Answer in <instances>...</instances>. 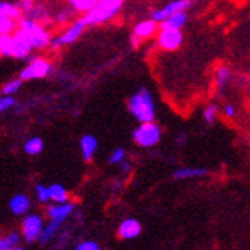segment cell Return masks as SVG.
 <instances>
[{
  "instance_id": "cell-4",
  "label": "cell",
  "mask_w": 250,
  "mask_h": 250,
  "mask_svg": "<svg viewBox=\"0 0 250 250\" xmlns=\"http://www.w3.org/2000/svg\"><path fill=\"white\" fill-rule=\"evenodd\" d=\"M26 66H24L20 73L19 78L24 83V81H35V80H43L47 78L49 75L54 72V64L52 60L44 55H35V57H29L26 60Z\"/></svg>"
},
{
  "instance_id": "cell-11",
  "label": "cell",
  "mask_w": 250,
  "mask_h": 250,
  "mask_svg": "<svg viewBox=\"0 0 250 250\" xmlns=\"http://www.w3.org/2000/svg\"><path fill=\"white\" fill-rule=\"evenodd\" d=\"M189 6H191V0H171V2H168L162 8L153 9L151 14H149V19L154 20L156 23H160L162 20H165L168 16L174 14V12L188 11V8H189Z\"/></svg>"
},
{
  "instance_id": "cell-14",
  "label": "cell",
  "mask_w": 250,
  "mask_h": 250,
  "mask_svg": "<svg viewBox=\"0 0 250 250\" xmlns=\"http://www.w3.org/2000/svg\"><path fill=\"white\" fill-rule=\"evenodd\" d=\"M139 233H141V224H139V221H136L133 218L124 220L118 229V235L122 240H133Z\"/></svg>"
},
{
  "instance_id": "cell-8",
  "label": "cell",
  "mask_w": 250,
  "mask_h": 250,
  "mask_svg": "<svg viewBox=\"0 0 250 250\" xmlns=\"http://www.w3.org/2000/svg\"><path fill=\"white\" fill-rule=\"evenodd\" d=\"M156 46L164 52H176L183 44V32L180 29L159 28L156 34Z\"/></svg>"
},
{
  "instance_id": "cell-19",
  "label": "cell",
  "mask_w": 250,
  "mask_h": 250,
  "mask_svg": "<svg viewBox=\"0 0 250 250\" xmlns=\"http://www.w3.org/2000/svg\"><path fill=\"white\" fill-rule=\"evenodd\" d=\"M75 20V12L67 6L58 9L55 14H52V23H55L57 26H67L69 23Z\"/></svg>"
},
{
  "instance_id": "cell-21",
  "label": "cell",
  "mask_w": 250,
  "mask_h": 250,
  "mask_svg": "<svg viewBox=\"0 0 250 250\" xmlns=\"http://www.w3.org/2000/svg\"><path fill=\"white\" fill-rule=\"evenodd\" d=\"M98 0H67L69 8L75 12V14L84 16L85 12H89Z\"/></svg>"
},
{
  "instance_id": "cell-13",
  "label": "cell",
  "mask_w": 250,
  "mask_h": 250,
  "mask_svg": "<svg viewBox=\"0 0 250 250\" xmlns=\"http://www.w3.org/2000/svg\"><path fill=\"white\" fill-rule=\"evenodd\" d=\"M23 16L32 19L37 23H42V24H44V26H49V24L52 23V14H51V11L47 9V6H44L42 3H37V2L34 3V6L29 11L24 12Z\"/></svg>"
},
{
  "instance_id": "cell-10",
  "label": "cell",
  "mask_w": 250,
  "mask_h": 250,
  "mask_svg": "<svg viewBox=\"0 0 250 250\" xmlns=\"http://www.w3.org/2000/svg\"><path fill=\"white\" fill-rule=\"evenodd\" d=\"M11 37H12V58L19 61H26L34 52L32 44L26 34L20 29H16L11 34Z\"/></svg>"
},
{
  "instance_id": "cell-12",
  "label": "cell",
  "mask_w": 250,
  "mask_h": 250,
  "mask_svg": "<svg viewBox=\"0 0 250 250\" xmlns=\"http://www.w3.org/2000/svg\"><path fill=\"white\" fill-rule=\"evenodd\" d=\"M43 230V221L39 215H29L23 221V235L28 241H35L40 238Z\"/></svg>"
},
{
  "instance_id": "cell-22",
  "label": "cell",
  "mask_w": 250,
  "mask_h": 250,
  "mask_svg": "<svg viewBox=\"0 0 250 250\" xmlns=\"http://www.w3.org/2000/svg\"><path fill=\"white\" fill-rule=\"evenodd\" d=\"M209 171L205 168H180L174 172L176 179H192V177H203L208 176Z\"/></svg>"
},
{
  "instance_id": "cell-27",
  "label": "cell",
  "mask_w": 250,
  "mask_h": 250,
  "mask_svg": "<svg viewBox=\"0 0 250 250\" xmlns=\"http://www.w3.org/2000/svg\"><path fill=\"white\" fill-rule=\"evenodd\" d=\"M220 115V107L215 104V103H212V104H208L203 110V119L206 124H215L217 118Z\"/></svg>"
},
{
  "instance_id": "cell-35",
  "label": "cell",
  "mask_w": 250,
  "mask_h": 250,
  "mask_svg": "<svg viewBox=\"0 0 250 250\" xmlns=\"http://www.w3.org/2000/svg\"><path fill=\"white\" fill-rule=\"evenodd\" d=\"M11 246H9V243H8V240L6 238H0V250H8Z\"/></svg>"
},
{
  "instance_id": "cell-36",
  "label": "cell",
  "mask_w": 250,
  "mask_h": 250,
  "mask_svg": "<svg viewBox=\"0 0 250 250\" xmlns=\"http://www.w3.org/2000/svg\"><path fill=\"white\" fill-rule=\"evenodd\" d=\"M8 250H23L21 247H14V246H12V247H9Z\"/></svg>"
},
{
  "instance_id": "cell-25",
  "label": "cell",
  "mask_w": 250,
  "mask_h": 250,
  "mask_svg": "<svg viewBox=\"0 0 250 250\" xmlns=\"http://www.w3.org/2000/svg\"><path fill=\"white\" fill-rule=\"evenodd\" d=\"M21 85H23V81L17 77V78H12L9 81H6L2 87V95L5 96H16L20 89H21Z\"/></svg>"
},
{
  "instance_id": "cell-16",
  "label": "cell",
  "mask_w": 250,
  "mask_h": 250,
  "mask_svg": "<svg viewBox=\"0 0 250 250\" xmlns=\"http://www.w3.org/2000/svg\"><path fill=\"white\" fill-rule=\"evenodd\" d=\"M80 146H81V153H83V159L85 162H90L93 159V156L98 151V141L96 137L92 134H84L80 141Z\"/></svg>"
},
{
  "instance_id": "cell-30",
  "label": "cell",
  "mask_w": 250,
  "mask_h": 250,
  "mask_svg": "<svg viewBox=\"0 0 250 250\" xmlns=\"http://www.w3.org/2000/svg\"><path fill=\"white\" fill-rule=\"evenodd\" d=\"M221 113L226 119H233L236 116V107L232 103H226L221 107Z\"/></svg>"
},
{
  "instance_id": "cell-9",
  "label": "cell",
  "mask_w": 250,
  "mask_h": 250,
  "mask_svg": "<svg viewBox=\"0 0 250 250\" xmlns=\"http://www.w3.org/2000/svg\"><path fill=\"white\" fill-rule=\"evenodd\" d=\"M157 31H159V23H156L151 19H145V20L137 21L133 28V32H131L133 47H139L142 42L154 39Z\"/></svg>"
},
{
  "instance_id": "cell-33",
  "label": "cell",
  "mask_w": 250,
  "mask_h": 250,
  "mask_svg": "<svg viewBox=\"0 0 250 250\" xmlns=\"http://www.w3.org/2000/svg\"><path fill=\"white\" fill-rule=\"evenodd\" d=\"M37 197H39V200L42 203H46L49 200V192H47V188L43 186V185H37Z\"/></svg>"
},
{
  "instance_id": "cell-17",
  "label": "cell",
  "mask_w": 250,
  "mask_h": 250,
  "mask_svg": "<svg viewBox=\"0 0 250 250\" xmlns=\"http://www.w3.org/2000/svg\"><path fill=\"white\" fill-rule=\"evenodd\" d=\"M214 81H215V89L218 92H224V90H226V87L232 81V69L229 66H226V64L218 66L217 70H215Z\"/></svg>"
},
{
  "instance_id": "cell-20",
  "label": "cell",
  "mask_w": 250,
  "mask_h": 250,
  "mask_svg": "<svg viewBox=\"0 0 250 250\" xmlns=\"http://www.w3.org/2000/svg\"><path fill=\"white\" fill-rule=\"evenodd\" d=\"M29 206H31L29 198H28L26 195H21V194H19V195H16V197H12L11 203H9L11 210L14 212L16 215L24 214V212H26V210L29 209Z\"/></svg>"
},
{
  "instance_id": "cell-29",
  "label": "cell",
  "mask_w": 250,
  "mask_h": 250,
  "mask_svg": "<svg viewBox=\"0 0 250 250\" xmlns=\"http://www.w3.org/2000/svg\"><path fill=\"white\" fill-rule=\"evenodd\" d=\"M58 226H60V223L58 221H51V224H49V226H46V229H44V232L40 235L42 236V243H46L49 238H51V236L55 233V230L58 229Z\"/></svg>"
},
{
  "instance_id": "cell-34",
  "label": "cell",
  "mask_w": 250,
  "mask_h": 250,
  "mask_svg": "<svg viewBox=\"0 0 250 250\" xmlns=\"http://www.w3.org/2000/svg\"><path fill=\"white\" fill-rule=\"evenodd\" d=\"M77 250H99V247L93 241H84V243L78 244Z\"/></svg>"
},
{
  "instance_id": "cell-23",
  "label": "cell",
  "mask_w": 250,
  "mask_h": 250,
  "mask_svg": "<svg viewBox=\"0 0 250 250\" xmlns=\"http://www.w3.org/2000/svg\"><path fill=\"white\" fill-rule=\"evenodd\" d=\"M43 141H42V137H29V139L24 142V153L29 154V156H37V154H40L43 151Z\"/></svg>"
},
{
  "instance_id": "cell-31",
  "label": "cell",
  "mask_w": 250,
  "mask_h": 250,
  "mask_svg": "<svg viewBox=\"0 0 250 250\" xmlns=\"http://www.w3.org/2000/svg\"><path fill=\"white\" fill-rule=\"evenodd\" d=\"M124 159H125V151L122 148H116L115 151L111 153L108 162L110 164H121V162H124Z\"/></svg>"
},
{
  "instance_id": "cell-32",
  "label": "cell",
  "mask_w": 250,
  "mask_h": 250,
  "mask_svg": "<svg viewBox=\"0 0 250 250\" xmlns=\"http://www.w3.org/2000/svg\"><path fill=\"white\" fill-rule=\"evenodd\" d=\"M34 3H35V0H17V2H16V5L19 6V9H20V12H21V16H23L26 11H29V9L34 6Z\"/></svg>"
},
{
  "instance_id": "cell-1",
  "label": "cell",
  "mask_w": 250,
  "mask_h": 250,
  "mask_svg": "<svg viewBox=\"0 0 250 250\" xmlns=\"http://www.w3.org/2000/svg\"><path fill=\"white\" fill-rule=\"evenodd\" d=\"M130 115L139 122H154L156 121V101L148 87H139L127 103Z\"/></svg>"
},
{
  "instance_id": "cell-2",
  "label": "cell",
  "mask_w": 250,
  "mask_h": 250,
  "mask_svg": "<svg viewBox=\"0 0 250 250\" xmlns=\"http://www.w3.org/2000/svg\"><path fill=\"white\" fill-rule=\"evenodd\" d=\"M125 0H98L95 6L85 12L83 17L87 28L99 26V24H105L113 20L124 6Z\"/></svg>"
},
{
  "instance_id": "cell-18",
  "label": "cell",
  "mask_w": 250,
  "mask_h": 250,
  "mask_svg": "<svg viewBox=\"0 0 250 250\" xmlns=\"http://www.w3.org/2000/svg\"><path fill=\"white\" fill-rule=\"evenodd\" d=\"M73 210V205L70 203H60L55 206H49L47 208V215L51 220L61 223L64 218H67Z\"/></svg>"
},
{
  "instance_id": "cell-26",
  "label": "cell",
  "mask_w": 250,
  "mask_h": 250,
  "mask_svg": "<svg viewBox=\"0 0 250 250\" xmlns=\"http://www.w3.org/2000/svg\"><path fill=\"white\" fill-rule=\"evenodd\" d=\"M0 57L12 58V37H11V34L0 35Z\"/></svg>"
},
{
  "instance_id": "cell-24",
  "label": "cell",
  "mask_w": 250,
  "mask_h": 250,
  "mask_svg": "<svg viewBox=\"0 0 250 250\" xmlns=\"http://www.w3.org/2000/svg\"><path fill=\"white\" fill-rule=\"evenodd\" d=\"M47 192H49V198H52L54 202H58V203L67 202V191L61 185H57V183L51 185L47 188Z\"/></svg>"
},
{
  "instance_id": "cell-5",
  "label": "cell",
  "mask_w": 250,
  "mask_h": 250,
  "mask_svg": "<svg viewBox=\"0 0 250 250\" xmlns=\"http://www.w3.org/2000/svg\"><path fill=\"white\" fill-rule=\"evenodd\" d=\"M85 29H87L85 23H84L83 17L80 16L78 19H75L72 23H69L60 34L52 35L51 43H49L47 49H51V51H60V49H62V47L70 46L72 43H75L80 39Z\"/></svg>"
},
{
  "instance_id": "cell-3",
  "label": "cell",
  "mask_w": 250,
  "mask_h": 250,
  "mask_svg": "<svg viewBox=\"0 0 250 250\" xmlns=\"http://www.w3.org/2000/svg\"><path fill=\"white\" fill-rule=\"evenodd\" d=\"M17 29L26 34L34 51H46L49 47V43H51V39H52V32L47 26H44V24L37 23L29 17L21 16L17 23Z\"/></svg>"
},
{
  "instance_id": "cell-15",
  "label": "cell",
  "mask_w": 250,
  "mask_h": 250,
  "mask_svg": "<svg viewBox=\"0 0 250 250\" xmlns=\"http://www.w3.org/2000/svg\"><path fill=\"white\" fill-rule=\"evenodd\" d=\"M188 21V14L186 11H179L174 12V14L168 16L165 20H162L159 23V28H168V29H183L185 24Z\"/></svg>"
},
{
  "instance_id": "cell-7",
  "label": "cell",
  "mask_w": 250,
  "mask_h": 250,
  "mask_svg": "<svg viewBox=\"0 0 250 250\" xmlns=\"http://www.w3.org/2000/svg\"><path fill=\"white\" fill-rule=\"evenodd\" d=\"M20 17L21 12L14 2L0 0V35L14 32Z\"/></svg>"
},
{
  "instance_id": "cell-28",
  "label": "cell",
  "mask_w": 250,
  "mask_h": 250,
  "mask_svg": "<svg viewBox=\"0 0 250 250\" xmlns=\"http://www.w3.org/2000/svg\"><path fill=\"white\" fill-rule=\"evenodd\" d=\"M16 105V98L14 96H5L0 95V115L5 113V111L11 110Z\"/></svg>"
},
{
  "instance_id": "cell-6",
  "label": "cell",
  "mask_w": 250,
  "mask_h": 250,
  "mask_svg": "<svg viewBox=\"0 0 250 250\" xmlns=\"http://www.w3.org/2000/svg\"><path fill=\"white\" fill-rule=\"evenodd\" d=\"M162 139V130L156 122H144L133 131V141L142 148H151Z\"/></svg>"
}]
</instances>
